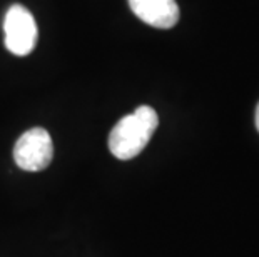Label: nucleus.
<instances>
[{
  "label": "nucleus",
  "mask_w": 259,
  "mask_h": 257,
  "mask_svg": "<svg viewBox=\"0 0 259 257\" xmlns=\"http://www.w3.org/2000/svg\"><path fill=\"white\" fill-rule=\"evenodd\" d=\"M159 125V116L152 107L141 106L114 125L109 135V150L119 161H131L149 144Z\"/></svg>",
  "instance_id": "f257e3e1"
},
{
  "label": "nucleus",
  "mask_w": 259,
  "mask_h": 257,
  "mask_svg": "<svg viewBox=\"0 0 259 257\" xmlns=\"http://www.w3.org/2000/svg\"><path fill=\"white\" fill-rule=\"evenodd\" d=\"M54 144L51 134L42 127L27 130L19 137L14 147L15 164L27 172H40L51 166Z\"/></svg>",
  "instance_id": "f03ea898"
},
{
  "label": "nucleus",
  "mask_w": 259,
  "mask_h": 257,
  "mask_svg": "<svg viewBox=\"0 0 259 257\" xmlns=\"http://www.w3.org/2000/svg\"><path fill=\"white\" fill-rule=\"evenodd\" d=\"M5 47L14 56L24 57L34 50L37 43V24L24 5H12L4 19Z\"/></svg>",
  "instance_id": "7ed1b4c3"
},
{
  "label": "nucleus",
  "mask_w": 259,
  "mask_h": 257,
  "mask_svg": "<svg viewBox=\"0 0 259 257\" xmlns=\"http://www.w3.org/2000/svg\"><path fill=\"white\" fill-rule=\"evenodd\" d=\"M136 17L156 29H170L179 22V7L176 0H129Z\"/></svg>",
  "instance_id": "20e7f679"
},
{
  "label": "nucleus",
  "mask_w": 259,
  "mask_h": 257,
  "mask_svg": "<svg viewBox=\"0 0 259 257\" xmlns=\"http://www.w3.org/2000/svg\"><path fill=\"white\" fill-rule=\"evenodd\" d=\"M256 127L259 130V104H257V107H256Z\"/></svg>",
  "instance_id": "39448f33"
}]
</instances>
